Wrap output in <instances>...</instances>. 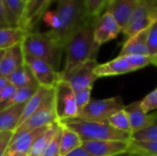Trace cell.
Returning <instances> with one entry per match:
<instances>
[{
  "mask_svg": "<svg viewBox=\"0 0 157 156\" xmlns=\"http://www.w3.org/2000/svg\"><path fill=\"white\" fill-rule=\"evenodd\" d=\"M94 23L84 26L65 44V63L60 80H65L86 62L97 60L100 46L94 40Z\"/></svg>",
  "mask_w": 157,
  "mask_h": 156,
  "instance_id": "cell-1",
  "label": "cell"
},
{
  "mask_svg": "<svg viewBox=\"0 0 157 156\" xmlns=\"http://www.w3.org/2000/svg\"><path fill=\"white\" fill-rule=\"evenodd\" d=\"M55 9L59 27L54 31H47L63 48L67 41L84 26L95 21L87 16L85 0H57Z\"/></svg>",
  "mask_w": 157,
  "mask_h": 156,
  "instance_id": "cell-2",
  "label": "cell"
},
{
  "mask_svg": "<svg viewBox=\"0 0 157 156\" xmlns=\"http://www.w3.org/2000/svg\"><path fill=\"white\" fill-rule=\"evenodd\" d=\"M21 46L24 54L40 59L59 71L64 48L52 39L47 31H29Z\"/></svg>",
  "mask_w": 157,
  "mask_h": 156,
  "instance_id": "cell-3",
  "label": "cell"
},
{
  "mask_svg": "<svg viewBox=\"0 0 157 156\" xmlns=\"http://www.w3.org/2000/svg\"><path fill=\"white\" fill-rule=\"evenodd\" d=\"M61 125L76 132L83 142L87 141H123L131 142L132 134L114 129L109 122L86 120L77 118L59 121Z\"/></svg>",
  "mask_w": 157,
  "mask_h": 156,
  "instance_id": "cell-4",
  "label": "cell"
},
{
  "mask_svg": "<svg viewBox=\"0 0 157 156\" xmlns=\"http://www.w3.org/2000/svg\"><path fill=\"white\" fill-rule=\"evenodd\" d=\"M157 20V6L154 0H139L128 23L121 30L124 37H130L150 28Z\"/></svg>",
  "mask_w": 157,
  "mask_h": 156,
  "instance_id": "cell-5",
  "label": "cell"
},
{
  "mask_svg": "<svg viewBox=\"0 0 157 156\" xmlns=\"http://www.w3.org/2000/svg\"><path fill=\"white\" fill-rule=\"evenodd\" d=\"M124 106L123 100L120 96L91 100L76 118L86 120L108 122V120L115 112L123 109Z\"/></svg>",
  "mask_w": 157,
  "mask_h": 156,
  "instance_id": "cell-6",
  "label": "cell"
},
{
  "mask_svg": "<svg viewBox=\"0 0 157 156\" xmlns=\"http://www.w3.org/2000/svg\"><path fill=\"white\" fill-rule=\"evenodd\" d=\"M54 91V105L55 112L58 121L76 118L79 114L75 91L71 85L65 80H59L55 86Z\"/></svg>",
  "mask_w": 157,
  "mask_h": 156,
  "instance_id": "cell-7",
  "label": "cell"
},
{
  "mask_svg": "<svg viewBox=\"0 0 157 156\" xmlns=\"http://www.w3.org/2000/svg\"><path fill=\"white\" fill-rule=\"evenodd\" d=\"M56 121H58V120L55 112L54 91L52 88L48 96L45 97L41 105L38 108V109L24 122H22L14 132L47 127Z\"/></svg>",
  "mask_w": 157,
  "mask_h": 156,
  "instance_id": "cell-8",
  "label": "cell"
},
{
  "mask_svg": "<svg viewBox=\"0 0 157 156\" xmlns=\"http://www.w3.org/2000/svg\"><path fill=\"white\" fill-rule=\"evenodd\" d=\"M24 63L30 69L40 86L53 88L60 80V72L40 59L24 54Z\"/></svg>",
  "mask_w": 157,
  "mask_h": 156,
  "instance_id": "cell-9",
  "label": "cell"
},
{
  "mask_svg": "<svg viewBox=\"0 0 157 156\" xmlns=\"http://www.w3.org/2000/svg\"><path fill=\"white\" fill-rule=\"evenodd\" d=\"M121 32V28L109 12H104L95 20L94 40L99 46L116 39Z\"/></svg>",
  "mask_w": 157,
  "mask_h": 156,
  "instance_id": "cell-10",
  "label": "cell"
},
{
  "mask_svg": "<svg viewBox=\"0 0 157 156\" xmlns=\"http://www.w3.org/2000/svg\"><path fill=\"white\" fill-rule=\"evenodd\" d=\"M98 65V63L97 60H89L68 76L65 81L71 85L75 92L91 87L94 86L96 80L98 79L95 74V69Z\"/></svg>",
  "mask_w": 157,
  "mask_h": 156,
  "instance_id": "cell-11",
  "label": "cell"
},
{
  "mask_svg": "<svg viewBox=\"0 0 157 156\" xmlns=\"http://www.w3.org/2000/svg\"><path fill=\"white\" fill-rule=\"evenodd\" d=\"M52 2L53 0H28L19 23V28L32 31L40 20L42 19Z\"/></svg>",
  "mask_w": 157,
  "mask_h": 156,
  "instance_id": "cell-12",
  "label": "cell"
},
{
  "mask_svg": "<svg viewBox=\"0 0 157 156\" xmlns=\"http://www.w3.org/2000/svg\"><path fill=\"white\" fill-rule=\"evenodd\" d=\"M82 146L94 156H114L129 152L130 142L123 141H87Z\"/></svg>",
  "mask_w": 157,
  "mask_h": 156,
  "instance_id": "cell-13",
  "label": "cell"
},
{
  "mask_svg": "<svg viewBox=\"0 0 157 156\" xmlns=\"http://www.w3.org/2000/svg\"><path fill=\"white\" fill-rule=\"evenodd\" d=\"M123 109L129 117L132 134L148 128L154 123L156 118V112L152 114L145 113L141 108L140 101H135L129 105H125Z\"/></svg>",
  "mask_w": 157,
  "mask_h": 156,
  "instance_id": "cell-14",
  "label": "cell"
},
{
  "mask_svg": "<svg viewBox=\"0 0 157 156\" xmlns=\"http://www.w3.org/2000/svg\"><path fill=\"white\" fill-rule=\"evenodd\" d=\"M48 128L49 126L39 128L36 130H29V131L14 132L11 141L9 143L7 151L16 152L28 155V153L31 148L32 144L34 143V142L36 141V139L42 132H44Z\"/></svg>",
  "mask_w": 157,
  "mask_h": 156,
  "instance_id": "cell-15",
  "label": "cell"
},
{
  "mask_svg": "<svg viewBox=\"0 0 157 156\" xmlns=\"http://www.w3.org/2000/svg\"><path fill=\"white\" fill-rule=\"evenodd\" d=\"M139 0H109L105 12H109L117 21L121 30L128 23Z\"/></svg>",
  "mask_w": 157,
  "mask_h": 156,
  "instance_id": "cell-16",
  "label": "cell"
},
{
  "mask_svg": "<svg viewBox=\"0 0 157 156\" xmlns=\"http://www.w3.org/2000/svg\"><path fill=\"white\" fill-rule=\"evenodd\" d=\"M132 72H134V70L125 56H118L109 62L98 63L95 69V74L98 78L118 76Z\"/></svg>",
  "mask_w": 157,
  "mask_h": 156,
  "instance_id": "cell-17",
  "label": "cell"
},
{
  "mask_svg": "<svg viewBox=\"0 0 157 156\" xmlns=\"http://www.w3.org/2000/svg\"><path fill=\"white\" fill-rule=\"evenodd\" d=\"M150 28L127 39L123 43L118 56L149 55L147 42H148V34H149Z\"/></svg>",
  "mask_w": 157,
  "mask_h": 156,
  "instance_id": "cell-18",
  "label": "cell"
},
{
  "mask_svg": "<svg viewBox=\"0 0 157 156\" xmlns=\"http://www.w3.org/2000/svg\"><path fill=\"white\" fill-rule=\"evenodd\" d=\"M24 64V52L21 44L5 51L0 63V76L8 77L14 71Z\"/></svg>",
  "mask_w": 157,
  "mask_h": 156,
  "instance_id": "cell-19",
  "label": "cell"
},
{
  "mask_svg": "<svg viewBox=\"0 0 157 156\" xmlns=\"http://www.w3.org/2000/svg\"><path fill=\"white\" fill-rule=\"evenodd\" d=\"M25 104L15 105L0 110V132L16 131L19 124Z\"/></svg>",
  "mask_w": 157,
  "mask_h": 156,
  "instance_id": "cell-20",
  "label": "cell"
},
{
  "mask_svg": "<svg viewBox=\"0 0 157 156\" xmlns=\"http://www.w3.org/2000/svg\"><path fill=\"white\" fill-rule=\"evenodd\" d=\"M10 85L15 86L16 88H23V87H32L39 88L40 86L33 76L30 69L24 63L16 71H14L7 77Z\"/></svg>",
  "mask_w": 157,
  "mask_h": 156,
  "instance_id": "cell-21",
  "label": "cell"
},
{
  "mask_svg": "<svg viewBox=\"0 0 157 156\" xmlns=\"http://www.w3.org/2000/svg\"><path fill=\"white\" fill-rule=\"evenodd\" d=\"M29 32V30L21 28L0 29V50L6 51L16 45L21 44Z\"/></svg>",
  "mask_w": 157,
  "mask_h": 156,
  "instance_id": "cell-22",
  "label": "cell"
},
{
  "mask_svg": "<svg viewBox=\"0 0 157 156\" xmlns=\"http://www.w3.org/2000/svg\"><path fill=\"white\" fill-rule=\"evenodd\" d=\"M61 124L59 121H56L49 126V128L42 132L34 142L31 148L29 149L28 156H43L46 149L48 148V145L53 136L55 135L56 131L60 128Z\"/></svg>",
  "mask_w": 157,
  "mask_h": 156,
  "instance_id": "cell-23",
  "label": "cell"
},
{
  "mask_svg": "<svg viewBox=\"0 0 157 156\" xmlns=\"http://www.w3.org/2000/svg\"><path fill=\"white\" fill-rule=\"evenodd\" d=\"M83 141L79 135L74 131L62 125V138H61V150L60 156L66 155L78 147H81Z\"/></svg>",
  "mask_w": 157,
  "mask_h": 156,
  "instance_id": "cell-24",
  "label": "cell"
},
{
  "mask_svg": "<svg viewBox=\"0 0 157 156\" xmlns=\"http://www.w3.org/2000/svg\"><path fill=\"white\" fill-rule=\"evenodd\" d=\"M52 89V88H46V87H42V86H40L38 88V90L31 97V98L25 104V108L22 112V116H21L18 126L38 109V108L41 105V103L43 102V100L45 99V97L48 96V94L50 93V91Z\"/></svg>",
  "mask_w": 157,
  "mask_h": 156,
  "instance_id": "cell-25",
  "label": "cell"
},
{
  "mask_svg": "<svg viewBox=\"0 0 157 156\" xmlns=\"http://www.w3.org/2000/svg\"><path fill=\"white\" fill-rule=\"evenodd\" d=\"M10 24L13 28H19L26 4L22 0H4Z\"/></svg>",
  "mask_w": 157,
  "mask_h": 156,
  "instance_id": "cell-26",
  "label": "cell"
},
{
  "mask_svg": "<svg viewBox=\"0 0 157 156\" xmlns=\"http://www.w3.org/2000/svg\"><path fill=\"white\" fill-rule=\"evenodd\" d=\"M37 90H38V88H32V87L17 88V90L13 94V96L7 101H6L5 103L0 105V110L6 108L8 107L15 106V105L27 103L31 98V97L35 94V92Z\"/></svg>",
  "mask_w": 157,
  "mask_h": 156,
  "instance_id": "cell-27",
  "label": "cell"
},
{
  "mask_svg": "<svg viewBox=\"0 0 157 156\" xmlns=\"http://www.w3.org/2000/svg\"><path fill=\"white\" fill-rule=\"evenodd\" d=\"M108 122L114 129H116L120 131L125 132V133L132 134V128H131L129 117H128L127 113L124 111V109L115 112L108 120Z\"/></svg>",
  "mask_w": 157,
  "mask_h": 156,
  "instance_id": "cell-28",
  "label": "cell"
},
{
  "mask_svg": "<svg viewBox=\"0 0 157 156\" xmlns=\"http://www.w3.org/2000/svg\"><path fill=\"white\" fill-rule=\"evenodd\" d=\"M132 142L139 143H155L157 142V112L155 120L148 128L132 134Z\"/></svg>",
  "mask_w": 157,
  "mask_h": 156,
  "instance_id": "cell-29",
  "label": "cell"
},
{
  "mask_svg": "<svg viewBox=\"0 0 157 156\" xmlns=\"http://www.w3.org/2000/svg\"><path fill=\"white\" fill-rule=\"evenodd\" d=\"M109 0H85L87 16L93 19L102 15L109 4Z\"/></svg>",
  "mask_w": 157,
  "mask_h": 156,
  "instance_id": "cell-30",
  "label": "cell"
},
{
  "mask_svg": "<svg viewBox=\"0 0 157 156\" xmlns=\"http://www.w3.org/2000/svg\"><path fill=\"white\" fill-rule=\"evenodd\" d=\"M129 152L147 154L157 156V142L155 143H139V142L131 141Z\"/></svg>",
  "mask_w": 157,
  "mask_h": 156,
  "instance_id": "cell-31",
  "label": "cell"
},
{
  "mask_svg": "<svg viewBox=\"0 0 157 156\" xmlns=\"http://www.w3.org/2000/svg\"><path fill=\"white\" fill-rule=\"evenodd\" d=\"M134 71L143 69L152 64L153 57L150 55H128L125 56Z\"/></svg>",
  "mask_w": 157,
  "mask_h": 156,
  "instance_id": "cell-32",
  "label": "cell"
},
{
  "mask_svg": "<svg viewBox=\"0 0 157 156\" xmlns=\"http://www.w3.org/2000/svg\"><path fill=\"white\" fill-rule=\"evenodd\" d=\"M61 138H62V125L56 131L55 135L50 142L43 156H60L61 150Z\"/></svg>",
  "mask_w": 157,
  "mask_h": 156,
  "instance_id": "cell-33",
  "label": "cell"
},
{
  "mask_svg": "<svg viewBox=\"0 0 157 156\" xmlns=\"http://www.w3.org/2000/svg\"><path fill=\"white\" fill-rule=\"evenodd\" d=\"M92 89H93V86L85 88V89L80 90V91H77V92H75V102H76V106H77V108H78L79 113L91 101V92H92Z\"/></svg>",
  "mask_w": 157,
  "mask_h": 156,
  "instance_id": "cell-34",
  "label": "cell"
},
{
  "mask_svg": "<svg viewBox=\"0 0 157 156\" xmlns=\"http://www.w3.org/2000/svg\"><path fill=\"white\" fill-rule=\"evenodd\" d=\"M140 105L145 113L157 109V89H155L140 100Z\"/></svg>",
  "mask_w": 157,
  "mask_h": 156,
  "instance_id": "cell-35",
  "label": "cell"
},
{
  "mask_svg": "<svg viewBox=\"0 0 157 156\" xmlns=\"http://www.w3.org/2000/svg\"><path fill=\"white\" fill-rule=\"evenodd\" d=\"M147 44L149 55L152 57L157 55V20L151 26L149 29Z\"/></svg>",
  "mask_w": 157,
  "mask_h": 156,
  "instance_id": "cell-36",
  "label": "cell"
},
{
  "mask_svg": "<svg viewBox=\"0 0 157 156\" xmlns=\"http://www.w3.org/2000/svg\"><path fill=\"white\" fill-rule=\"evenodd\" d=\"M14 131H1L0 132V156H4L9 145Z\"/></svg>",
  "mask_w": 157,
  "mask_h": 156,
  "instance_id": "cell-37",
  "label": "cell"
},
{
  "mask_svg": "<svg viewBox=\"0 0 157 156\" xmlns=\"http://www.w3.org/2000/svg\"><path fill=\"white\" fill-rule=\"evenodd\" d=\"M13 28L10 24L4 0H0V29Z\"/></svg>",
  "mask_w": 157,
  "mask_h": 156,
  "instance_id": "cell-38",
  "label": "cell"
},
{
  "mask_svg": "<svg viewBox=\"0 0 157 156\" xmlns=\"http://www.w3.org/2000/svg\"><path fill=\"white\" fill-rule=\"evenodd\" d=\"M16 90H17V88L15 86H13L12 85H9L6 87H5L4 89H2L0 91V105L5 103L6 101H7L13 96V94L16 92Z\"/></svg>",
  "mask_w": 157,
  "mask_h": 156,
  "instance_id": "cell-39",
  "label": "cell"
},
{
  "mask_svg": "<svg viewBox=\"0 0 157 156\" xmlns=\"http://www.w3.org/2000/svg\"><path fill=\"white\" fill-rule=\"evenodd\" d=\"M64 156H94L92 155L88 151H86L83 146L76 148L75 150L72 151L71 153L67 154L66 155Z\"/></svg>",
  "mask_w": 157,
  "mask_h": 156,
  "instance_id": "cell-40",
  "label": "cell"
},
{
  "mask_svg": "<svg viewBox=\"0 0 157 156\" xmlns=\"http://www.w3.org/2000/svg\"><path fill=\"white\" fill-rule=\"evenodd\" d=\"M10 83L8 81V79L6 77H3V76H0V91L2 89H4L5 87H6L7 86H9Z\"/></svg>",
  "mask_w": 157,
  "mask_h": 156,
  "instance_id": "cell-41",
  "label": "cell"
},
{
  "mask_svg": "<svg viewBox=\"0 0 157 156\" xmlns=\"http://www.w3.org/2000/svg\"><path fill=\"white\" fill-rule=\"evenodd\" d=\"M4 156H28L26 154H19V153H16V152H11V151H7L6 152L5 155Z\"/></svg>",
  "mask_w": 157,
  "mask_h": 156,
  "instance_id": "cell-42",
  "label": "cell"
},
{
  "mask_svg": "<svg viewBox=\"0 0 157 156\" xmlns=\"http://www.w3.org/2000/svg\"><path fill=\"white\" fill-rule=\"evenodd\" d=\"M131 153V152H130ZM131 156H155L147 154H140V153H131Z\"/></svg>",
  "mask_w": 157,
  "mask_h": 156,
  "instance_id": "cell-43",
  "label": "cell"
},
{
  "mask_svg": "<svg viewBox=\"0 0 157 156\" xmlns=\"http://www.w3.org/2000/svg\"><path fill=\"white\" fill-rule=\"evenodd\" d=\"M114 156H131V153L130 152H126V153H122V154H116V155Z\"/></svg>",
  "mask_w": 157,
  "mask_h": 156,
  "instance_id": "cell-44",
  "label": "cell"
},
{
  "mask_svg": "<svg viewBox=\"0 0 157 156\" xmlns=\"http://www.w3.org/2000/svg\"><path fill=\"white\" fill-rule=\"evenodd\" d=\"M152 64H154L155 66H156L157 67V55H155V56H154V57H153V62H152Z\"/></svg>",
  "mask_w": 157,
  "mask_h": 156,
  "instance_id": "cell-45",
  "label": "cell"
},
{
  "mask_svg": "<svg viewBox=\"0 0 157 156\" xmlns=\"http://www.w3.org/2000/svg\"><path fill=\"white\" fill-rule=\"evenodd\" d=\"M4 53H5V51H3V50H0V63H1V60H2V57H3Z\"/></svg>",
  "mask_w": 157,
  "mask_h": 156,
  "instance_id": "cell-46",
  "label": "cell"
},
{
  "mask_svg": "<svg viewBox=\"0 0 157 156\" xmlns=\"http://www.w3.org/2000/svg\"><path fill=\"white\" fill-rule=\"evenodd\" d=\"M22 1H23V2H24V3H25V4H26V2H27V1H28V0H22Z\"/></svg>",
  "mask_w": 157,
  "mask_h": 156,
  "instance_id": "cell-47",
  "label": "cell"
},
{
  "mask_svg": "<svg viewBox=\"0 0 157 156\" xmlns=\"http://www.w3.org/2000/svg\"><path fill=\"white\" fill-rule=\"evenodd\" d=\"M154 1H155V5H156V6H157V0H154Z\"/></svg>",
  "mask_w": 157,
  "mask_h": 156,
  "instance_id": "cell-48",
  "label": "cell"
},
{
  "mask_svg": "<svg viewBox=\"0 0 157 156\" xmlns=\"http://www.w3.org/2000/svg\"><path fill=\"white\" fill-rule=\"evenodd\" d=\"M155 89H157V86H156V88H155Z\"/></svg>",
  "mask_w": 157,
  "mask_h": 156,
  "instance_id": "cell-49",
  "label": "cell"
},
{
  "mask_svg": "<svg viewBox=\"0 0 157 156\" xmlns=\"http://www.w3.org/2000/svg\"><path fill=\"white\" fill-rule=\"evenodd\" d=\"M53 1H55V0H53Z\"/></svg>",
  "mask_w": 157,
  "mask_h": 156,
  "instance_id": "cell-50",
  "label": "cell"
}]
</instances>
